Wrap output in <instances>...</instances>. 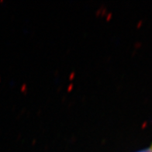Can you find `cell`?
I'll list each match as a JSON object with an SVG mask.
<instances>
[{"mask_svg": "<svg viewBox=\"0 0 152 152\" xmlns=\"http://www.w3.org/2000/svg\"><path fill=\"white\" fill-rule=\"evenodd\" d=\"M137 152H152V144L148 147V148L142 149V150L138 151Z\"/></svg>", "mask_w": 152, "mask_h": 152, "instance_id": "cell-1", "label": "cell"}]
</instances>
